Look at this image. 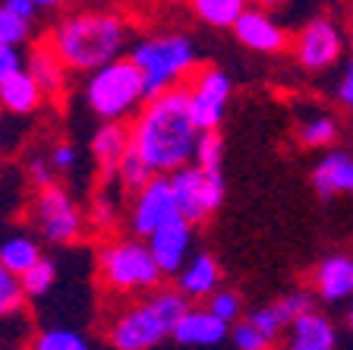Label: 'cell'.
<instances>
[{
    "mask_svg": "<svg viewBox=\"0 0 353 350\" xmlns=\"http://www.w3.org/2000/svg\"><path fill=\"white\" fill-rule=\"evenodd\" d=\"M199 136L202 126L192 117L186 86L148 98L130 120V148L154 174H174L176 168L196 161Z\"/></svg>",
    "mask_w": 353,
    "mask_h": 350,
    "instance_id": "6da1fadb",
    "label": "cell"
},
{
    "mask_svg": "<svg viewBox=\"0 0 353 350\" xmlns=\"http://www.w3.org/2000/svg\"><path fill=\"white\" fill-rule=\"evenodd\" d=\"M44 41L60 54L70 73H92L98 66L130 54V22L110 10L66 13L48 29Z\"/></svg>",
    "mask_w": 353,
    "mask_h": 350,
    "instance_id": "7a4b0ae2",
    "label": "cell"
},
{
    "mask_svg": "<svg viewBox=\"0 0 353 350\" xmlns=\"http://www.w3.org/2000/svg\"><path fill=\"white\" fill-rule=\"evenodd\" d=\"M192 300L180 287H154L132 307L114 315L108 325V344L117 350H152L174 338L180 315L190 309Z\"/></svg>",
    "mask_w": 353,
    "mask_h": 350,
    "instance_id": "3957f363",
    "label": "cell"
},
{
    "mask_svg": "<svg viewBox=\"0 0 353 350\" xmlns=\"http://www.w3.org/2000/svg\"><path fill=\"white\" fill-rule=\"evenodd\" d=\"M85 104L88 110L108 124V120H132L139 114V108L148 101V88H145V76L136 66V60L130 54L110 60V64L92 70L85 79Z\"/></svg>",
    "mask_w": 353,
    "mask_h": 350,
    "instance_id": "277c9868",
    "label": "cell"
},
{
    "mask_svg": "<svg viewBox=\"0 0 353 350\" xmlns=\"http://www.w3.org/2000/svg\"><path fill=\"white\" fill-rule=\"evenodd\" d=\"M130 57L145 76L148 98L170 92L176 86H186L190 76L199 70L196 44L180 32H164V35H145L130 48Z\"/></svg>",
    "mask_w": 353,
    "mask_h": 350,
    "instance_id": "5b68a950",
    "label": "cell"
},
{
    "mask_svg": "<svg viewBox=\"0 0 353 350\" xmlns=\"http://www.w3.org/2000/svg\"><path fill=\"white\" fill-rule=\"evenodd\" d=\"M98 278L110 293L120 297H136V293H152L161 287V278H168L154 259L148 240L132 233L130 240H108L98 249Z\"/></svg>",
    "mask_w": 353,
    "mask_h": 350,
    "instance_id": "8992f818",
    "label": "cell"
},
{
    "mask_svg": "<svg viewBox=\"0 0 353 350\" xmlns=\"http://www.w3.org/2000/svg\"><path fill=\"white\" fill-rule=\"evenodd\" d=\"M29 221L48 243L70 246L82 237L88 218L70 196V190H63L60 183H51L44 190H35V199L29 205Z\"/></svg>",
    "mask_w": 353,
    "mask_h": 350,
    "instance_id": "52a82bcc",
    "label": "cell"
},
{
    "mask_svg": "<svg viewBox=\"0 0 353 350\" xmlns=\"http://www.w3.org/2000/svg\"><path fill=\"white\" fill-rule=\"evenodd\" d=\"M170 183H174L180 215H186L192 224L212 218L224 202V171H208L190 161L170 174Z\"/></svg>",
    "mask_w": 353,
    "mask_h": 350,
    "instance_id": "ba28073f",
    "label": "cell"
},
{
    "mask_svg": "<svg viewBox=\"0 0 353 350\" xmlns=\"http://www.w3.org/2000/svg\"><path fill=\"white\" fill-rule=\"evenodd\" d=\"M190 92L192 117L202 130H218L224 114H228L230 95H234V82L221 66H199L186 82Z\"/></svg>",
    "mask_w": 353,
    "mask_h": 350,
    "instance_id": "9c48e42d",
    "label": "cell"
},
{
    "mask_svg": "<svg viewBox=\"0 0 353 350\" xmlns=\"http://www.w3.org/2000/svg\"><path fill=\"white\" fill-rule=\"evenodd\" d=\"M290 48H294V57L303 70L325 73L344 57V35H341L338 22H331L328 16H316L296 32Z\"/></svg>",
    "mask_w": 353,
    "mask_h": 350,
    "instance_id": "30bf717a",
    "label": "cell"
},
{
    "mask_svg": "<svg viewBox=\"0 0 353 350\" xmlns=\"http://www.w3.org/2000/svg\"><path fill=\"white\" fill-rule=\"evenodd\" d=\"M174 215H180V205H176V193H174V183H170V174H154L142 190L132 193L130 231L145 240L148 233L158 231V227L168 218H174Z\"/></svg>",
    "mask_w": 353,
    "mask_h": 350,
    "instance_id": "8fae6325",
    "label": "cell"
},
{
    "mask_svg": "<svg viewBox=\"0 0 353 350\" xmlns=\"http://www.w3.org/2000/svg\"><path fill=\"white\" fill-rule=\"evenodd\" d=\"M192 227L196 224H192L186 215H174V218H168L158 231H152L145 237L164 275H176V271L186 265L190 249H192Z\"/></svg>",
    "mask_w": 353,
    "mask_h": 350,
    "instance_id": "7c38bea8",
    "label": "cell"
},
{
    "mask_svg": "<svg viewBox=\"0 0 353 350\" xmlns=\"http://www.w3.org/2000/svg\"><path fill=\"white\" fill-rule=\"evenodd\" d=\"M234 38L240 44H246L250 51L259 54H281L290 48V35L281 22L272 19V10H262V7H252L234 22Z\"/></svg>",
    "mask_w": 353,
    "mask_h": 350,
    "instance_id": "4fadbf2b",
    "label": "cell"
},
{
    "mask_svg": "<svg viewBox=\"0 0 353 350\" xmlns=\"http://www.w3.org/2000/svg\"><path fill=\"white\" fill-rule=\"evenodd\" d=\"M230 322H224L218 313L208 307H190L174 329L170 341L180 347H218V344L230 341Z\"/></svg>",
    "mask_w": 353,
    "mask_h": 350,
    "instance_id": "5bb4252c",
    "label": "cell"
},
{
    "mask_svg": "<svg viewBox=\"0 0 353 350\" xmlns=\"http://www.w3.org/2000/svg\"><path fill=\"white\" fill-rule=\"evenodd\" d=\"M309 284L316 291L319 300L325 303H341V300L353 297V255L347 253H331L312 269Z\"/></svg>",
    "mask_w": 353,
    "mask_h": 350,
    "instance_id": "9a60e30c",
    "label": "cell"
},
{
    "mask_svg": "<svg viewBox=\"0 0 353 350\" xmlns=\"http://www.w3.org/2000/svg\"><path fill=\"white\" fill-rule=\"evenodd\" d=\"M126 152H130V126L120 124V120H108L92 136V158L98 164L101 183L120 180V161Z\"/></svg>",
    "mask_w": 353,
    "mask_h": 350,
    "instance_id": "2e32d148",
    "label": "cell"
},
{
    "mask_svg": "<svg viewBox=\"0 0 353 350\" xmlns=\"http://www.w3.org/2000/svg\"><path fill=\"white\" fill-rule=\"evenodd\" d=\"M287 347L290 350H331L338 347V331L334 322L325 313H319L316 307L306 309L303 315H296L287 329Z\"/></svg>",
    "mask_w": 353,
    "mask_h": 350,
    "instance_id": "e0dca14e",
    "label": "cell"
},
{
    "mask_svg": "<svg viewBox=\"0 0 353 350\" xmlns=\"http://www.w3.org/2000/svg\"><path fill=\"white\" fill-rule=\"evenodd\" d=\"M44 98L48 95L41 92L35 76L29 73V66H19L13 73H0V101H3V108L10 114H19V117L35 114Z\"/></svg>",
    "mask_w": 353,
    "mask_h": 350,
    "instance_id": "ac0fdd59",
    "label": "cell"
},
{
    "mask_svg": "<svg viewBox=\"0 0 353 350\" xmlns=\"http://www.w3.org/2000/svg\"><path fill=\"white\" fill-rule=\"evenodd\" d=\"M176 287L190 300H208L221 287V265L214 255L196 253L186 259V265L176 271Z\"/></svg>",
    "mask_w": 353,
    "mask_h": 350,
    "instance_id": "d6986e66",
    "label": "cell"
},
{
    "mask_svg": "<svg viewBox=\"0 0 353 350\" xmlns=\"http://www.w3.org/2000/svg\"><path fill=\"white\" fill-rule=\"evenodd\" d=\"M312 190L322 199L353 193V155L347 152H325L312 168Z\"/></svg>",
    "mask_w": 353,
    "mask_h": 350,
    "instance_id": "ffe728a7",
    "label": "cell"
},
{
    "mask_svg": "<svg viewBox=\"0 0 353 350\" xmlns=\"http://www.w3.org/2000/svg\"><path fill=\"white\" fill-rule=\"evenodd\" d=\"M26 66H29V73L35 76V82L41 86V92L48 98H60L66 92V73H70V66L60 60V54L54 51L48 41L32 48Z\"/></svg>",
    "mask_w": 353,
    "mask_h": 350,
    "instance_id": "44dd1931",
    "label": "cell"
},
{
    "mask_svg": "<svg viewBox=\"0 0 353 350\" xmlns=\"http://www.w3.org/2000/svg\"><path fill=\"white\" fill-rule=\"evenodd\" d=\"M250 0H190V10L212 29H234V22L246 13Z\"/></svg>",
    "mask_w": 353,
    "mask_h": 350,
    "instance_id": "7402d4cb",
    "label": "cell"
},
{
    "mask_svg": "<svg viewBox=\"0 0 353 350\" xmlns=\"http://www.w3.org/2000/svg\"><path fill=\"white\" fill-rule=\"evenodd\" d=\"M41 255H44L41 246H38L32 237L13 233V237H7L3 246H0V269H10V271H16V275H22V271H29Z\"/></svg>",
    "mask_w": 353,
    "mask_h": 350,
    "instance_id": "603a6c76",
    "label": "cell"
},
{
    "mask_svg": "<svg viewBox=\"0 0 353 350\" xmlns=\"http://www.w3.org/2000/svg\"><path fill=\"white\" fill-rule=\"evenodd\" d=\"M296 136L306 148H331L341 136V124L331 114L319 110L312 117H303L300 126H296Z\"/></svg>",
    "mask_w": 353,
    "mask_h": 350,
    "instance_id": "cb8c5ba5",
    "label": "cell"
},
{
    "mask_svg": "<svg viewBox=\"0 0 353 350\" xmlns=\"http://www.w3.org/2000/svg\"><path fill=\"white\" fill-rule=\"evenodd\" d=\"M32 347L35 350H88L85 335H79L76 329H66V325H54V329H41L32 338Z\"/></svg>",
    "mask_w": 353,
    "mask_h": 350,
    "instance_id": "d4e9b609",
    "label": "cell"
},
{
    "mask_svg": "<svg viewBox=\"0 0 353 350\" xmlns=\"http://www.w3.org/2000/svg\"><path fill=\"white\" fill-rule=\"evenodd\" d=\"M19 281H22V287H26V293H29V300H38L54 287V281H57V265H54L48 255H41L29 271H22Z\"/></svg>",
    "mask_w": 353,
    "mask_h": 350,
    "instance_id": "484cf974",
    "label": "cell"
},
{
    "mask_svg": "<svg viewBox=\"0 0 353 350\" xmlns=\"http://www.w3.org/2000/svg\"><path fill=\"white\" fill-rule=\"evenodd\" d=\"M26 300H29V293H26V287H22L19 275L10 271V269H0V313L3 315L22 313Z\"/></svg>",
    "mask_w": 353,
    "mask_h": 350,
    "instance_id": "4316f807",
    "label": "cell"
},
{
    "mask_svg": "<svg viewBox=\"0 0 353 350\" xmlns=\"http://www.w3.org/2000/svg\"><path fill=\"white\" fill-rule=\"evenodd\" d=\"M108 186L110 183H101V190L95 193V199H92V205H88V215H85L98 231H110V227L117 224V199L110 196Z\"/></svg>",
    "mask_w": 353,
    "mask_h": 350,
    "instance_id": "83f0119b",
    "label": "cell"
},
{
    "mask_svg": "<svg viewBox=\"0 0 353 350\" xmlns=\"http://www.w3.org/2000/svg\"><path fill=\"white\" fill-rule=\"evenodd\" d=\"M152 177H154V171L148 168L145 161H142L139 155L130 148V152L123 155V161H120V180H117V183L123 186V190L136 193V190H142V186H145Z\"/></svg>",
    "mask_w": 353,
    "mask_h": 350,
    "instance_id": "f1b7e54d",
    "label": "cell"
},
{
    "mask_svg": "<svg viewBox=\"0 0 353 350\" xmlns=\"http://www.w3.org/2000/svg\"><path fill=\"white\" fill-rule=\"evenodd\" d=\"M246 319H250L252 325H256V329L262 331V335L268 338V341H272V344H278L281 338L287 335V329H290V325H287V322H284V315L278 313V307H274V303H268V307H259V309H252V313L246 315Z\"/></svg>",
    "mask_w": 353,
    "mask_h": 350,
    "instance_id": "f546056e",
    "label": "cell"
},
{
    "mask_svg": "<svg viewBox=\"0 0 353 350\" xmlns=\"http://www.w3.org/2000/svg\"><path fill=\"white\" fill-rule=\"evenodd\" d=\"M32 22L35 19H26L13 10L0 7V44H22L26 48V41L32 35Z\"/></svg>",
    "mask_w": 353,
    "mask_h": 350,
    "instance_id": "4dcf8cb0",
    "label": "cell"
},
{
    "mask_svg": "<svg viewBox=\"0 0 353 350\" xmlns=\"http://www.w3.org/2000/svg\"><path fill=\"white\" fill-rule=\"evenodd\" d=\"M221 161H224V139L218 130H202L196 146V164L208 171H221Z\"/></svg>",
    "mask_w": 353,
    "mask_h": 350,
    "instance_id": "1f68e13d",
    "label": "cell"
},
{
    "mask_svg": "<svg viewBox=\"0 0 353 350\" xmlns=\"http://www.w3.org/2000/svg\"><path fill=\"white\" fill-rule=\"evenodd\" d=\"M230 344H234L236 350H268L272 347V341H268L250 319L234 322V329H230Z\"/></svg>",
    "mask_w": 353,
    "mask_h": 350,
    "instance_id": "d6a6232c",
    "label": "cell"
},
{
    "mask_svg": "<svg viewBox=\"0 0 353 350\" xmlns=\"http://www.w3.org/2000/svg\"><path fill=\"white\" fill-rule=\"evenodd\" d=\"M205 307L212 309V313H218L224 322H230V325L243 319V300L236 297L234 291H224V287H218V291L205 300Z\"/></svg>",
    "mask_w": 353,
    "mask_h": 350,
    "instance_id": "836d02e7",
    "label": "cell"
},
{
    "mask_svg": "<svg viewBox=\"0 0 353 350\" xmlns=\"http://www.w3.org/2000/svg\"><path fill=\"white\" fill-rule=\"evenodd\" d=\"M274 307H278V313L284 315V322L290 325L296 315H303L306 309L316 307V291H290V293L274 300Z\"/></svg>",
    "mask_w": 353,
    "mask_h": 350,
    "instance_id": "e575fe53",
    "label": "cell"
},
{
    "mask_svg": "<svg viewBox=\"0 0 353 350\" xmlns=\"http://www.w3.org/2000/svg\"><path fill=\"white\" fill-rule=\"evenodd\" d=\"M57 174L60 171L51 164V158H29L26 161V180H29L35 190H44V186L57 183Z\"/></svg>",
    "mask_w": 353,
    "mask_h": 350,
    "instance_id": "d590c367",
    "label": "cell"
},
{
    "mask_svg": "<svg viewBox=\"0 0 353 350\" xmlns=\"http://www.w3.org/2000/svg\"><path fill=\"white\" fill-rule=\"evenodd\" d=\"M51 164L60 171V174H70V171L76 168V161H79V155H76V148L70 146V142H57V146L51 148Z\"/></svg>",
    "mask_w": 353,
    "mask_h": 350,
    "instance_id": "8d00e7d4",
    "label": "cell"
},
{
    "mask_svg": "<svg viewBox=\"0 0 353 350\" xmlns=\"http://www.w3.org/2000/svg\"><path fill=\"white\" fill-rule=\"evenodd\" d=\"M29 54L22 51V44H0V73H13L19 66H26Z\"/></svg>",
    "mask_w": 353,
    "mask_h": 350,
    "instance_id": "74e56055",
    "label": "cell"
},
{
    "mask_svg": "<svg viewBox=\"0 0 353 350\" xmlns=\"http://www.w3.org/2000/svg\"><path fill=\"white\" fill-rule=\"evenodd\" d=\"M338 104L347 110V114H353V54H350L344 73H341V79H338Z\"/></svg>",
    "mask_w": 353,
    "mask_h": 350,
    "instance_id": "f35d334b",
    "label": "cell"
},
{
    "mask_svg": "<svg viewBox=\"0 0 353 350\" xmlns=\"http://www.w3.org/2000/svg\"><path fill=\"white\" fill-rule=\"evenodd\" d=\"M3 7L13 10V13H19V16H26V19H35V16L41 13L35 0H3Z\"/></svg>",
    "mask_w": 353,
    "mask_h": 350,
    "instance_id": "ab89813d",
    "label": "cell"
},
{
    "mask_svg": "<svg viewBox=\"0 0 353 350\" xmlns=\"http://www.w3.org/2000/svg\"><path fill=\"white\" fill-rule=\"evenodd\" d=\"M252 7H262V10H278V7H284L287 0H250Z\"/></svg>",
    "mask_w": 353,
    "mask_h": 350,
    "instance_id": "60d3db41",
    "label": "cell"
},
{
    "mask_svg": "<svg viewBox=\"0 0 353 350\" xmlns=\"http://www.w3.org/2000/svg\"><path fill=\"white\" fill-rule=\"evenodd\" d=\"M35 3H38V10H57L63 3H70V0H35Z\"/></svg>",
    "mask_w": 353,
    "mask_h": 350,
    "instance_id": "b9f144b4",
    "label": "cell"
},
{
    "mask_svg": "<svg viewBox=\"0 0 353 350\" xmlns=\"http://www.w3.org/2000/svg\"><path fill=\"white\" fill-rule=\"evenodd\" d=\"M347 325H350V331H353V307L347 309Z\"/></svg>",
    "mask_w": 353,
    "mask_h": 350,
    "instance_id": "7bdbcfd3",
    "label": "cell"
},
{
    "mask_svg": "<svg viewBox=\"0 0 353 350\" xmlns=\"http://www.w3.org/2000/svg\"><path fill=\"white\" fill-rule=\"evenodd\" d=\"M350 26H353V13H350Z\"/></svg>",
    "mask_w": 353,
    "mask_h": 350,
    "instance_id": "ee69618b",
    "label": "cell"
}]
</instances>
